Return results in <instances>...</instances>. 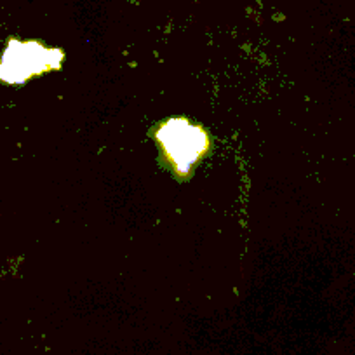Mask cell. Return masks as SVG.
<instances>
[{
	"label": "cell",
	"mask_w": 355,
	"mask_h": 355,
	"mask_svg": "<svg viewBox=\"0 0 355 355\" xmlns=\"http://www.w3.org/2000/svg\"><path fill=\"white\" fill-rule=\"evenodd\" d=\"M167 164L182 176H189L209 148V136L200 125L185 119H171L155 135Z\"/></svg>",
	"instance_id": "6da1fadb"
},
{
	"label": "cell",
	"mask_w": 355,
	"mask_h": 355,
	"mask_svg": "<svg viewBox=\"0 0 355 355\" xmlns=\"http://www.w3.org/2000/svg\"><path fill=\"white\" fill-rule=\"evenodd\" d=\"M63 53L49 49L39 42L11 40L0 58V80L6 84H23L35 75L60 68Z\"/></svg>",
	"instance_id": "7a4b0ae2"
}]
</instances>
